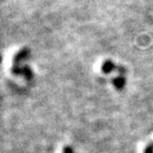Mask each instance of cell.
I'll return each instance as SVG.
<instances>
[{
	"mask_svg": "<svg viewBox=\"0 0 153 153\" xmlns=\"http://www.w3.org/2000/svg\"><path fill=\"white\" fill-rule=\"evenodd\" d=\"M28 53H30V49H28V48H23L22 50H19L16 55L14 56V59H13L14 66H18V64H19L23 59H25V58L27 57Z\"/></svg>",
	"mask_w": 153,
	"mask_h": 153,
	"instance_id": "cell-1",
	"label": "cell"
},
{
	"mask_svg": "<svg viewBox=\"0 0 153 153\" xmlns=\"http://www.w3.org/2000/svg\"><path fill=\"white\" fill-rule=\"evenodd\" d=\"M124 83H125V79H124L123 77H118V78H115V79H114V84H115L118 88H123V86H124Z\"/></svg>",
	"mask_w": 153,
	"mask_h": 153,
	"instance_id": "cell-3",
	"label": "cell"
},
{
	"mask_svg": "<svg viewBox=\"0 0 153 153\" xmlns=\"http://www.w3.org/2000/svg\"><path fill=\"white\" fill-rule=\"evenodd\" d=\"M1 60H2V58H1V56H0V62H1Z\"/></svg>",
	"mask_w": 153,
	"mask_h": 153,
	"instance_id": "cell-4",
	"label": "cell"
},
{
	"mask_svg": "<svg viewBox=\"0 0 153 153\" xmlns=\"http://www.w3.org/2000/svg\"><path fill=\"white\" fill-rule=\"evenodd\" d=\"M115 68H116L115 64L110 60H105L103 64H102V66H101V69H102L104 73H110V71H114Z\"/></svg>",
	"mask_w": 153,
	"mask_h": 153,
	"instance_id": "cell-2",
	"label": "cell"
}]
</instances>
